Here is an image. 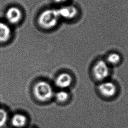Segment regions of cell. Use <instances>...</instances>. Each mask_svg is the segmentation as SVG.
Instances as JSON below:
<instances>
[{
    "mask_svg": "<svg viewBox=\"0 0 128 128\" xmlns=\"http://www.w3.org/2000/svg\"><path fill=\"white\" fill-rule=\"evenodd\" d=\"M7 113L4 109L0 108V128L2 127L6 123L7 120Z\"/></svg>",
    "mask_w": 128,
    "mask_h": 128,
    "instance_id": "7c38bea8",
    "label": "cell"
},
{
    "mask_svg": "<svg viewBox=\"0 0 128 128\" xmlns=\"http://www.w3.org/2000/svg\"><path fill=\"white\" fill-rule=\"evenodd\" d=\"M120 56L117 52H112L108 55L106 62L108 64L116 66L120 63Z\"/></svg>",
    "mask_w": 128,
    "mask_h": 128,
    "instance_id": "30bf717a",
    "label": "cell"
},
{
    "mask_svg": "<svg viewBox=\"0 0 128 128\" xmlns=\"http://www.w3.org/2000/svg\"><path fill=\"white\" fill-rule=\"evenodd\" d=\"M98 90L102 96L111 98L116 96L117 92V87L113 82L104 80L99 84Z\"/></svg>",
    "mask_w": 128,
    "mask_h": 128,
    "instance_id": "277c9868",
    "label": "cell"
},
{
    "mask_svg": "<svg viewBox=\"0 0 128 128\" xmlns=\"http://www.w3.org/2000/svg\"><path fill=\"white\" fill-rule=\"evenodd\" d=\"M60 18L58 9H47L40 14L38 23L42 28L50 29L56 25Z\"/></svg>",
    "mask_w": 128,
    "mask_h": 128,
    "instance_id": "6da1fadb",
    "label": "cell"
},
{
    "mask_svg": "<svg viewBox=\"0 0 128 128\" xmlns=\"http://www.w3.org/2000/svg\"><path fill=\"white\" fill-rule=\"evenodd\" d=\"M33 92L36 98L41 102L47 101L53 96L51 86L44 81H40L36 83L34 87Z\"/></svg>",
    "mask_w": 128,
    "mask_h": 128,
    "instance_id": "7a4b0ae2",
    "label": "cell"
},
{
    "mask_svg": "<svg viewBox=\"0 0 128 128\" xmlns=\"http://www.w3.org/2000/svg\"><path fill=\"white\" fill-rule=\"evenodd\" d=\"M72 82V78L68 73L60 74L55 80V84L57 86L62 88H64L70 86Z\"/></svg>",
    "mask_w": 128,
    "mask_h": 128,
    "instance_id": "52a82bcc",
    "label": "cell"
},
{
    "mask_svg": "<svg viewBox=\"0 0 128 128\" xmlns=\"http://www.w3.org/2000/svg\"><path fill=\"white\" fill-rule=\"evenodd\" d=\"M92 71L94 79L100 82L106 80L110 74V69L108 64L102 60H99L94 63L92 67Z\"/></svg>",
    "mask_w": 128,
    "mask_h": 128,
    "instance_id": "3957f363",
    "label": "cell"
},
{
    "mask_svg": "<svg viewBox=\"0 0 128 128\" xmlns=\"http://www.w3.org/2000/svg\"><path fill=\"white\" fill-rule=\"evenodd\" d=\"M11 30L6 24L0 22V42L8 41L10 37Z\"/></svg>",
    "mask_w": 128,
    "mask_h": 128,
    "instance_id": "ba28073f",
    "label": "cell"
},
{
    "mask_svg": "<svg viewBox=\"0 0 128 128\" xmlns=\"http://www.w3.org/2000/svg\"><path fill=\"white\" fill-rule=\"evenodd\" d=\"M58 10L60 18L66 19H72L78 14V10L74 6H63Z\"/></svg>",
    "mask_w": 128,
    "mask_h": 128,
    "instance_id": "8992f818",
    "label": "cell"
},
{
    "mask_svg": "<svg viewBox=\"0 0 128 128\" xmlns=\"http://www.w3.org/2000/svg\"><path fill=\"white\" fill-rule=\"evenodd\" d=\"M26 122V117L22 114H16L12 118V124L16 128L24 126Z\"/></svg>",
    "mask_w": 128,
    "mask_h": 128,
    "instance_id": "9c48e42d",
    "label": "cell"
},
{
    "mask_svg": "<svg viewBox=\"0 0 128 128\" xmlns=\"http://www.w3.org/2000/svg\"><path fill=\"white\" fill-rule=\"evenodd\" d=\"M55 2H58V3H60V2H65L66 1H67L68 0H54Z\"/></svg>",
    "mask_w": 128,
    "mask_h": 128,
    "instance_id": "4fadbf2b",
    "label": "cell"
},
{
    "mask_svg": "<svg viewBox=\"0 0 128 128\" xmlns=\"http://www.w3.org/2000/svg\"><path fill=\"white\" fill-rule=\"evenodd\" d=\"M6 18L9 22L12 24H15L19 22L21 20L22 13L18 8L12 6L6 10Z\"/></svg>",
    "mask_w": 128,
    "mask_h": 128,
    "instance_id": "5b68a950",
    "label": "cell"
},
{
    "mask_svg": "<svg viewBox=\"0 0 128 128\" xmlns=\"http://www.w3.org/2000/svg\"><path fill=\"white\" fill-rule=\"evenodd\" d=\"M68 94L64 91H60L58 92L56 94V100L60 102H64L68 98Z\"/></svg>",
    "mask_w": 128,
    "mask_h": 128,
    "instance_id": "8fae6325",
    "label": "cell"
}]
</instances>
